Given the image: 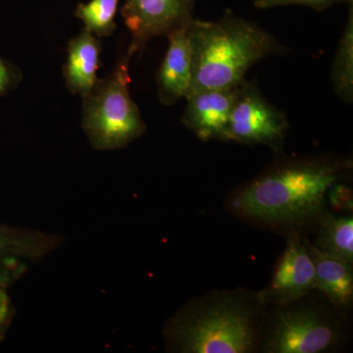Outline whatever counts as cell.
I'll return each instance as SVG.
<instances>
[{"label": "cell", "mask_w": 353, "mask_h": 353, "mask_svg": "<svg viewBox=\"0 0 353 353\" xmlns=\"http://www.w3.org/2000/svg\"><path fill=\"white\" fill-rule=\"evenodd\" d=\"M350 169V160L336 157L279 162L236 192L232 208L262 224L301 226L321 219L327 196Z\"/></svg>", "instance_id": "1"}, {"label": "cell", "mask_w": 353, "mask_h": 353, "mask_svg": "<svg viewBox=\"0 0 353 353\" xmlns=\"http://www.w3.org/2000/svg\"><path fill=\"white\" fill-rule=\"evenodd\" d=\"M259 292H214L196 299L172 317L164 329L167 350L182 353H246L255 348Z\"/></svg>", "instance_id": "2"}, {"label": "cell", "mask_w": 353, "mask_h": 353, "mask_svg": "<svg viewBox=\"0 0 353 353\" xmlns=\"http://www.w3.org/2000/svg\"><path fill=\"white\" fill-rule=\"evenodd\" d=\"M189 39L190 92L239 87L250 67L284 50L270 32L230 11L216 22L194 19Z\"/></svg>", "instance_id": "3"}, {"label": "cell", "mask_w": 353, "mask_h": 353, "mask_svg": "<svg viewBox=\"0 0 353 353\" xmlns=\"http://www.w3.org/2000/svg\"><path fill=\"white\" fill-rule=\"evenodd\" d=\"M131 59L126 55L83 97L82 126L95 150H121L145 132V122L130 94Z\"/></svg>", "instance_id": "4"}, {"label": "cell", "mask_w": 353, "mask_h": 353, "mask_svg": "<svg viewBox=\"0 0 353 353\" xmlns=\"http://www.w3.org/2000/svg\"><path fill=\"white\" fill-rule=\"evenodd\" d=\"M265 330L269 353H320L340 341V326L326 311L301 301L276 305Z\"/></svg>", "instance_id": "5"}, {"label": "cell", "mask_w": 353, "mask_h": 353, "mask_svg": "<svg viewBox=\"0 0 353 353\" xmlns=\"http://www.w3.org/2000/svg\"><path fill=\"white\" fill-rule=\"evenodd\" d=\"M288 128L285 114L265 99L254 83L245 81L239 88L225 141L278 148Z\"/></svg>", "instance_id": "6"}, {"label": "cell", "mask_w": 353, "mask_h": 353, "mask_svg": "<svg viewBox=\"0 0 353 353\" xmlns=\"http://www.w3.org/2000/svg\"><path fill=\"white\" fill-rule=\"evenodd\" d=\"M194 6V0H125L121 13L131 32L127 55L132 58L150 39L190 26Z\"/></svg>", "instance_id": "7"}, {"label": "cell", "mask_w": 353, "mask_h": 353, "mask_svg": "<svg viewBox=\"0 0 353 353\" xmlns=\"http://www.w3.org/2000/svg\"><path fill=\"white\" fill-rule=\"evenodd\" d=\"M315 269L305 243L292 234L266 289L259 296L264 305H287L314 290Z\"/></svg>", "instance_id": "8"}, {"label": "cell", "mask_w": 353, "mask_h": 353, "mask_svg": "<svg viewBox=\"0 0 353 353\" xmlns=\"http://www.w3.org/2000/svg\"><path fill=\"white\" fill-rule=\"evenodd\" d=\"M63 241L59 234L0 224V287L8 289L30 264L50 255Z\"/></svg>", "instance_id": "9"}, {"label": "cell", "mask_w": 353, "mask_h": 353, "mask_svg": "<svg viewBox=\"0 0 353 353\" xmlns=\"http://www.w3.org/2000/svg\"><path fill=\"white\" fill-rule=\"evenodd\" d=\"M239 88L190 92L182 122L203 141L226 139L228 125Z\"/></svg>", "instance_id": "10"}, {"label": "cell", "mask_w": 353, "mask_h": 353, "mask_svg": "<svg viewBox=\"0 0 353 353\" xmlns=\"http://www.w3.org/2000/svg\"><path fill=\"white\" fill-rule=\"evenodd\" d=\"M189 27L167 36L168 50L157 74L158 97L164 105H172L187 97L192 82V50Z\"/></svg>", "instance_id": "11"}, {"label": "cell", "mask_w": 353, "mask_h": 353, "mask_svg": "<svg viewBox=\"0 0 353 353\" xmlns=\"http://www.w3.org/2000/svg\"><path fill=\"white\" fill-rule=\"evenodd\" d=\"M101 44L99 38L83 29L69 41L63 67L65 83L73 94L87 97L97 85Z\"/></svg>", "instance_id": "12"}, {"label": "cell", "mask_w": 353, "mask_h": 353, "mask_svg": "<svg viewBox=\"0 0 353 353\" xmlns=\"http://www.w3.org/2000/svg\"><path fill=\"white\" fill-rule=\"evenodd\" d=\"M315 269L314 290H320L339 311H347L353 299L352 264L320 252L304 241Z\"/></svg>", "instance_id": "13"}, {"label": "cell", "mask_w": 353, "mask_h": 353, "mask_svg": "<svg viewBox=\"0 0 353 353\" xmlns=\"http://www.w3.org/2000/svg\"><path fill=\"white\" fill-rule=\"evenodd\" d=\"M320 252L343 260L353 261V218L352 215L326 214L321 217L314 245Z\"/></svg>", "instance_id": "14"}, {"label": "cell", "mask_w": 353, "mask_h": 353, "mask_svg": "<svg viewBox=\"0 0 353 353\" xmlns=\"http://www.w3.org/2000/svg\"><path fill=\"white\" fill-rule=\"evenodd\" d=\"M332 81L336 95L352 103L353 99V7L350 6L347 25L334 57Z\"/></svg>", "instance_id": "15"}, {"label": "cell", "mask_w": 353, "mask_h": 353, "mask_svg": "<svg viewBox=\"0 0 353 353\" xmlns=\"http://www.w3.org/2000/svg\"><path fill=\"white\" fill-rule=\"evenodd\" d=\"M119 0H90L77 6L75 16L83 23V29L97 38L112 36L115 32V16Z\"/></svg>", "instance_id": "16"}, {"label": "cell", "mask_w": 353, "mask_h": 353, "mask_svg": "<svg viewBox=\"0 0 353 353\" xmlns=\"http://www.w3.org/2000/svg\"><path fill=\"white\" fill-rule=\"evenodd\" d=\"M352 0H255L254 6L259 9L273 8L277 6H305L322 11L340 2H352Z\"/></svg>", "instance_id": "17"}, {"label": "cell", "mask_w": 353, "mask_h": 353, "mask_svg": "<svg viewBox=\"0 0 353 353\" xmlns=\"http://www.w3.org/2000/svg\"><path fill=\"white\" fill-rule=\"evenodd\" d=\"M21 78L20 70L0 57V97L6 94L11 88H15Z\"/></svg>", "instance_id": "18"}, {"label": "cell", "mask_w": 353, "mask_h": 353, "mask_svg": "<svg viewBox=\"0 0 353 353\" xmlns=\"http://www.w3.org/2000/svg\"><path fill=\"white\" fill-rule=\"evenodd\" d=\"M14 315H15V308L12 301L7 294L6 289L0 287V343L6 338Z\"/></svg>", "instance_id": "19"}]
</instances>
